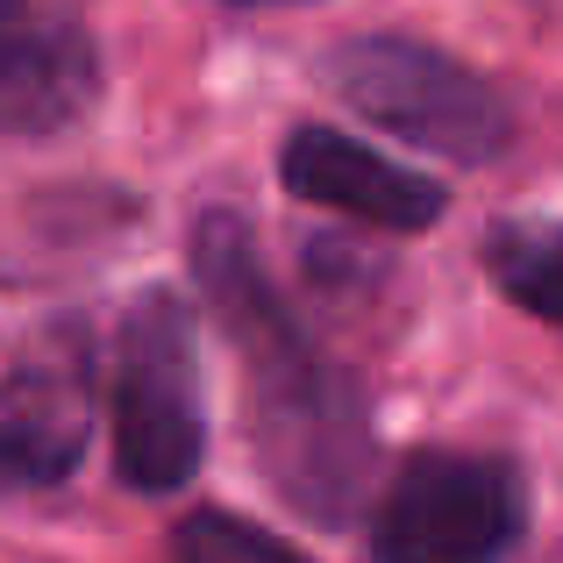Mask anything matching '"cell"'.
<instances>
[{
	"mask_svg": "<svg viewBox=\"0 0 563 563\" xmlns=\"http://www.w3.org/2000/svg\"><path fill=\"white\" fill-rule=\"evenodd\" d=\"M200 278L214 292L229 335L243 343L250 385H257V435L264 464L292 499H307V514L335 521L343 499L364 478V413L350 399V378H335L329 364L307 350V335L292 329V314L278 307V292L264 286V264L250 250L235 214H207L200 229Z\"/></svg>",
	"mask_w": 563,
	"mask_h": 563,
	"instance_id": "cell-1",
	"label": "cell"
},
{
	"mask_svg": "<svg viewBox=\"0 0 563 563\" xmlns=\"http://www.w3.org/2000/svg\"><path fill=\"white\" fill-rule=\"evenodd\" d=\"M329 86L378 129H393L413 151H435L450 165H493L514 143V114L478 71L407 36H357L329 57Z\"/></svg>",
	"mask_w": 563,
	"mask_h": 563,
	"instance_id": "cell-2",
	"label": "cell"
},
{
	"mask_svg": "<svg viewBox=\"0 0 563 563\" xmlns=\"http://www.w3.org/2000/svg\"><path fill=\"white\" fill-rule=\"evenodd\" d=\"M207 413L200 364H192V314L172 292H151L122 321L114 357V471L136 493H172L200 471Z\"/></svg>",
	"mask_w": 563,
	"mask_h": 563,
	"instance_id": "cell-3",
	"label": "cell"
},
{
	"mask_svg": "<svg viewBox=\"0 0 563 563\" xmlns=\"http://www.w3.org/2000/svg\"><path fill=\"white\" fill-rule=\"evenodd\" d=\"M521 536V478L499 456L421 450L393 478L372 528L378 563H499Z\"/></svg>",
	"mask_w": 563,
	"mask_h": 563,
	"instance_id": "cell-4",
	"label": "cell"
},
{
	"mask_svg": "<svg viewBox=\"0 0 563 563\" xmlns=\"http://www.w3.org/2000/svg\"><path fill=\"white\" fill-rule=\"evenodd\" d=\"M278 179L286 192L314 207H335V214H357L372 229H435L442 221V186L421 179V172L393 165V157L364 151V143L335 136V129H292L286 151H278Z\"/></svg>",
	"mask_w": 563,
	"mask_h": 563,
	"instance_id": "cell-5",
	"label": "cell"
},
{
	"mask_svg": "<svg viewBox=\"0 0 563 563\" xmlns=\"http://www.w3.org/2000/svg\"><path fill=\"white\" fill-rule=\"evenodd\" d=\"M100 93V57L71 14L0 22V136H51Z\"/></svg>",
	"mask_w": 563,
	"mask_h": 563,
	"instance_id": "cell-6",
	"label": "cell"
},
{
	"mask_svg": "<svg viewBox=\"0 0 563 563\" xmlns=\"http://www.w3.org/2000/svg\"><path fill=\"white\" fill-rule=\"evenodd\" d=\"M86 450V378L71 364H29L0 378V493H43L71 478Z\"/></svg>",
	"mask_w": 563,
	"mask_h": 563,
	"instance_id": "cell-7",
	"label": "cell"
},
{
	"mask_svg": "<svg viewBox=\"0 0 563 563\" xmlns=\"http://www.w3.org/2000/svg\"><path fill=\"white\" fill-rule=\"evenodd\" d=\"M485 264L514 307L563 329V221H499Z\"/></svg>",
	"mask_w": 563,
	"mask_h": 563,
	"instance_id": "cell-8",
	"label": "cell"
},
{
	"mask_svg": "<svg viewBox=\"0 0 563 563\" xmlns=\"http://www.w3.org/2000/svg\"><path fill=\"white\" fill-rule=\"evenodd\" d=\"M172 563H307V556L264 528L235 521V514H186L172 536Z\"/></svg>",
	"mask_w": 563,
	"mask_h": 563,
	"instance_id": "cell-9",
	"label": "cell"
},
{
	"mask_svg": "<svg viewBox=\"0 0 563 563\" xmlns=\"http://www.w3.org/2000/svg\"><path fill=\"white\" fill-rule=\"evenodd\" d=\"M36 14H71V0H0V22H36Z\"/></svg>",
	"mask_w": 563,
	"mask_h": 563,
	"instance_id": "cell-10",
	"label": "cell"
}]
</instances>
